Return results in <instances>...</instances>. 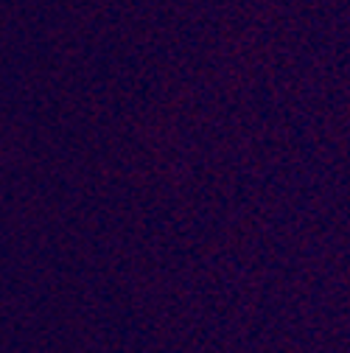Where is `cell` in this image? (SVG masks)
<instances>
[]
</instances>
